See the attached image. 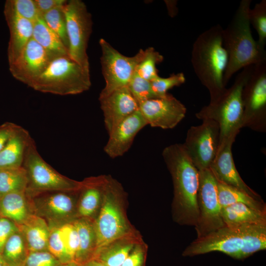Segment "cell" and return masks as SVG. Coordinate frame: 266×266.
<instances>
[{
  "label": "cell",
  "mask_w": 266,
  "mask_h": 266,
  "mask_svg": "<svg viewBox=\"0 0 266 266\" xmlns=\"http://www.w3.org/2000/svg\"><path fill=\"white\" fill-rule=\"evenodd\" d=\"M4 15L10 33L7 48V58L10 64L15 60L32 38L33 23L16 11L11 0L5 1Z\"/></svg>",
  "instance_id": "20"
},
{
  "label": "cell",
  "mask_w": 266,
  "mask_h": 266,
  "mask_svg": "<svg viewBox=\"0 0 266 266\" xmlns=\"http://www.w3.org/2000/svg\"><path fill=\"white\" fill-rule=\"evenodd\" d=\"M266 249V225L225 226L201 238H197L184 250V257L212 252L223 253L242 260Z\"/></svg>",
  "instance_id": "1"
},
{
  "label": "cell",
  "mask_w": 266,
  "mask_h": 266,
  "mask_svg": "<svg viewBox=\"0 0 266 266\" xmlns=\"http://www.w3.org/2000/svg\"><path fill=\"white\" fill-rule=\"evenodd\" d=\"M108 179L104 176L92 177L82 182L80 197L77 209L82 218L92 215L98 209L104 193Z\"/></svg>",
  "instance_id": "23"
},
{
  "label": "cell",
  "mask_w": 266,
  "mask_h": 266,
  "mask_svg": "<svg viewBox=\"0 0 266 266\" xmlns=\"http://www.w3.org/2000/svg\"><path fill=\"white\" fill-rule=\"evenodd\" d=\"M254 66L242 69L230 88H226L218 98L210 101L196 114L198 119H211L218 124L220 142L232 134H237L242 128V91L252 73Z\"/></svg>",
  "instance_id": "5"
},
{
  "label": "cell",
  "mask_w": 266,
  "mask_h": 266,
  "mask_svg": "<svg viewBox=\"0 0 266 266\" xmlns=\"http://www.w3.org/2000/svg\"><path fill=\"white\" fill-rule=\"evenodd\" d=\"M37 9L42 17V15L51 10L63 5L66 0H34Z\"/></svg>",
  "instance_id": "44"
},
{
  "label": "cell",
  "mask_w": 266,
  "mask_h": 266,
  "mask_svg": "<svg viewBox=\"0 0 266 266\" xmlns=\"http://www.w3.org/2000/svg\"><path fill=\"white\" fill-rule=\"evenodd\" d=\"M162 156L173 181L174 219L181 225L195 226L199 216V170L182 144L176 143L166 147Z\"/></svg>",
  "instance_id": "2"
},
{
  "label": "cell",
  "mask_w": 266,
  "mask_h": 266,
  "mask_svg": "<svg viewBox=\"0 0 266 266\" xmlns=\"http://www.w3.org/2000/svg\"><path fill=\"white\" fill-rule=\"evenodd\" d=\"M91 86L90 70L65 55L52 60L32 88L42 93L66 96L82 93Z\"/></svg>",
  "instance_id": "6"
},
{
  "label": "cell",
  "mask_w": 266,
  "mask_h": 266,
  "mask_svg": "<svg viewBox=\"0 0 266 266\" xmlns=\"http://www.w3.org/2000/svg\"><path fill=\"white\" fill-rule=\"evenodd\" d=\"M163 60L162 55L153 47H149L145 50L144 56L137 65L135 72L142 78L151 81L159 76L156 65Z\"/></svg>",
  "instance_id": "31"
},
{
  "label": "cell",
  "mask_w": 266,
  "mask_h": 266,
  "mask_svg": "<svg viewBox=\"0 0 266 266\" xmlns=\"http://www.w3.org/2000/svg\"><path fill=\"white\" fill-rule=\"evenodd\" d=\"M105 128L109 134L124 119L139 109V104L128 86L99 99Z\"/></svg>",
  "instance_id": "19"
},
{
  "label": "cell",
  "mask_w": 266,
  "mask_h": 266,
  "mask_svg": "<svg viewBox=\"0 0 266 266\" xmlns=\"http://www.w3.org/2000/svg\"><path fill=\"white\" fill-rule=\"evenodd\" d=\"M217 181L218 200L221 207L240 203L266 213V204L263 200L255 199L239 189Z\"/></svg>",
  "instance_id": "28"
},
{
  "label": "cell",
  "mask_w": 266,
  "mask_h": 266,
  "mask_svg": "<svg viewBox=\"0 0 266 266\" xmlns=\"http://www.w3.org/2000/svg\"><path fill=\"white\" fill-rule=\"evenodd\" d=\"M221 215L226 226L244 224L266 225V213L238 203L221 207Z\"/></svg>",
  "instance_id": "26"
},
{
  "label": "cell",
  "mask_w": 266,
  "mask_h": 266,
  "mask_svg": "<svg viewBox=\"0 0 266 266\" xmlns=\"http://www.w3.org/2000/svg\"><path fill=\"white\" fill-rule=\"evenodd\" d=\"M22 166L28 180V194L48 191H76L82 186L78 182L64 176L54 169L41 156L34 140L31 142Z\"/></svg>",
  "instance_id": "7"
},
{
  "label": "cell",
  "mask_w": 266,
  "mask_h": 266,
  "mask_svg": "<svg viewBox=\"0 0 266 266\" xmlns=\"http://www.w3.org/2000/svg\"><path fill=\"white\" fill-rule=\"evenodd\" d=\"M11 1L16 11L33 23L41 16L34 0H11Z\"/></svg>",
  "instance_id": "40"
},
{
  "label": "cell",
  "mask_w": 266,
  "mask_h": 266,
  "mask_svg": "<svg viewBox=\"0 0 266 266\" xmlns=\"http://www.w3.org/2000/svg\"><path fill=\"white\" fill-rule=\"evenodd\" d=\"M250 25L257 32L258 39L257 40L260 47L265 49L266 44V0H262L256 3L249 11Z\"/></svg>",
  "instance_id": "34"
},
{
  "label": "cell",
  "mask_w": 266,
  "mask_h": 266,
  "mask_svg": "<svg viewBox=\"0 0 266 266\" xmlns=\"http://www.w3.org/2000/svg\"><path fill=\"white\" fill-rule=\"evenodd\" d=\"M63 9L66 23L68 56L90 70L87 49L92 31L91 15L85 3L81 0H66Z\"/></svg>",
  "instance_id": "9"
},
{
  "label": "cell",
  "mask_w": 266,
  "mask_h": 266,
  "mask_svg": "<svg viewBox=\"0 0 266 266\" xmlns=\"http://www.w3.org/2000/svg\"><path fill=\"white\" fill-rule=\"evenodd\" d=\"M28 177L23 166L0 170V196L26 191Z\"/></svg>",
  "instance_id": "30"
},
{
  "label": "cell",
  "mask_w": 266,
  "mask_h": 266,
  "mask_svg": "<svg viewBox=\"0 0 266 266\" xmlns=\"http://www.w3.org/2000/svg\"><path fill=\"white\" fill-rule=\"evenodd\" d=\"M49 226L48 251L63 264L72 262L67 253L60 230V225Z\"/></svg>",
  "instance_id": "35"
},
{
  "label": "cell",
  "mask_w": 266,
  "mask_h": 266,
  "mask_svg": "<svg viewBox=\"0 0 266 266\" xmlns=\"http://www.w3.org/2000/svg\"><path fill=\"white\" fill-rule=\"evenodd\" d=\"M133 247L132 244L116 245L105 248L94 259L98 260L105 266H121Z\"/></svg>",
  "instance_id": "33"
},
{
  "label": "cell",
  "mask_w": 266,
  "mask_h": 266,
  "mask_svg": "<svg viewBox=\"0 0 266 266\" xmlns=\"http://www.w3.org/2000/svg\"><path fill=\"white\" fill-rule=\"evenodd\" d=\"M237 134H232L220 142L217 154L209 168L217 180L239 189L255 199L263 200L244 182L235 166L232 148Z\"/></svg>",
  "instance_id": "17"
},
{
  "label": "cell",
  "mask_w": 266,
  "mask_h": 266,
  "mask_svg": "<svg viewBox=\"0 0 266 266\" xmlns=\"http://www.w3.org/2000/svg\"><path fill=\"white\" fill-rule=\"evenodd\" d=\"M19 125L11 122H5L0 125V152L5 146Z\"/></svg>",
  "instance_id": "43"
},
{
  "label": "cell",
  "mask_w": 266,
  "mask_h": 266,
  "mask_svg": "<svg viewBox=\"0 0 266 266\" xmlns=\"http://www.w3.org/2000/svg\"><path fill=\"white\" fill-rule=\"evenodd\" d=\"M33 139L29 132L19 126L0 152V170L22 166L27 149Z\"/></svg>",
  "instance_id": "21"
},
{
  "label": "cell",
  "mask_w": 266,
  "mask_h": 266,
  "mask_svg": "<svg viewBox=\"0 0 266 266\" xmlns=\"http://www.w3.org/2000/svg\"><path fill=\"white\" fill-rule=\"evenodd\" d=\"M51 61L45 50L32 38L9 64V69L13 77L32 88Z\"/></svg>",
  "instance_id": "16"
},
{
  "label": "cell",
  "mask_w": 266,
  "mask_h": 266,
  "mask_svg": "<svg viewBox=\"0 0 266 266\" xmlns=\"http://www.w3.org/2000/svg\"><path fill=\"white\" fill-rule=\"evenodd\" d=\"M139 110L148 125L163 129L175 127L185 117L187 111L180 101L168 93L139 103Z\"/></svg>",
  "instance_id": "15"
},
{
  "label": "cell",
  "mask_w": 266,
  "mask_h": 266,
  "mask_svg": "<svg viewBox=\"0 0 266 266\" xmlns=\"http://www.w3.org/2000/svg\"><path fill=\"white\" fill-rule=\"evenodd\" d=\"M32 38L45 50L51 61L68 55V50L60 37L46 25L41 16L33 23Z\"/></svg>",
  "instance_id": "25"
},
{
  "label": "cell",
  "mask_w": 266,
  "mask_h": 266,
  "mask_svg": "<svg viewBox=\"0 0 266 266\" xmlns=\"http://www.w3.org/2000/svg\"><path fill=\"white\" fill-rule=\"evenodd\" d=\"M183 72L172 73L169 77L163 78L159 75L150 81L154 93L158 97L165 96L167 91L174 87L179 86L185 82Z\"/></svg>",
  "instance_id": "37"
},
{
  "label": "cell",
  "mask_w": 266,
  "mask_h": 266,
  "mask_svg": "<svg viewBox=\"0 0 266 266\" xmlns=\"http://www.w3.org/2000/svg\"><path fill=\"white\" fill-rule=\"evenodd\" d=\"M223 29L219 24L200 33L195 40L191 53L194 72L208 90L210 101L225 90L224 76L228 63V54L223 45Z\"/></svg>",
  "instance_id": "3"
},
{
  "label": "cell",
  "mask_w": 266,
  "mask_h": 266,
  "mask_svg": "<svg viewBox=\"0 0 266 266\" xmlns=\"http://www.w3.org/2000/svg\"><path fill=\"white\" fill-rule=\"evenodd\" d=\"M127 86L138 104L146 100L158 98L152 89L151 82L139 76L136 72Z\"/></svg>",
  "instance_id": "36"
},
{
  "label": "cell",
  "mask_w": 266,
  "mask_h": 266,
  "mask_svg": "<svg viewBox=\"0 0 266 266\" xmlns=\"http://www.w3.org/2000/svg\"><path fill=\"white\" fill-rule=\"evenodd\" d=\"M199 216L195 228L197 238H201L226 225L222 217L216 178L209 168L199 170Z\"/></svg>",
  "instance_id": "11"
},
{
  "label": "cell",
  "mask_w": 266,
  "mask_h": 266,
  "mask_svg": "<svg viewBox=\"0 0 266 266\" xmlns=\"http://www.w3.org/2000/svg\"><path fill=\"white\" fill-rule=\"evenodd\" d=\"M220 142L218 124L211 119L202 120L200 125L188 130L182 144L198 170L209 168L217 154Z\"/></svg>",
  "instance_id": "12"
},
{
  "label": "cell",
  "mask_w": 266,
  "mask_h": 266,
  "mask_svg": "<svg viewBox=\"0 0 266 266\" xmlns=\"http://www.w3.org/2000/svg\"><path fill=\"white\" fill-rule=\"evenodd\" d=\"M64 5L46 12L42 17L46 25L58 35L68 50V41Z\"/></svg>",
  "instance_id": "32"
},
{
  "label": "cell",
  "mask_w": 266,
  "mask_h": 266,
  "mask_svg": "<svg viewBox=\"0 0 266 266\" xmlns=\"http://www.w3.org/2000/svg\"><path fill=\"white\" fill-rule=\"evenodd\" d=\"M119 189L117 184L108 179L102 199L101 208L98 218L93 224L96 239L94 259L106 248L110 243L126 233L127 226L117 204Z\"/></svg>",
  "instance_id": "8"
},
{
  "label": "cell",
  "mask_w": 266,
  "mask_h": 266,
  "mask_svg": "<svg viewBox=\"0 0 266 266\" xmlns=\"http://www.w3.org/2000/svg\"><path fill=\"white\" fill-rule=\"evenodd\" d=\"M18 227L29 252L48 250L50 228L44 219L33 214Z\"/></svg>",
  "instance_id": "24"
},
{
  "label": "cell",
  "mask_w": 266,
  "mask_h": 266,
  "mask_svg": "<svg viewBox=\"0 0 266 266\" xmlns=\"http://www.w3.org/2000/svg\"><path fill=\"white\" fill-rule=\"evenodd\" d=\"M251 0H242L229 25L223 29V45L228 54L224 76L226 87L236 72L243 68L266 61V52L261 48L251 33L249 11Z\"/></svg>",
  "instance_id": "4"
},
{
  "label": "cell",
  "mask_w": 266,
  "mask_h": 266,
  "mask_svg": "<svg viewBox=\"0 0 266 266\" xmlns=\"http://www.w3.org/2000/svg\"><path fill=\"white\" fill-rule=\"evenodd\" d=\"M242 127H264L266 114V61L254 66L242 94Z\"/></svg>",
  "instance_id": "13"
},
{
  "label": "cell",
  "mask_w": 266,
  "mask_h": 266,
  "mask_svg": "<svg viewBox=\"0 0 266 266\" xmlns=\"http://www.w3.org/2000/svg\"><path fill=\"white\" fill-rule=\"evenodd\" d=\"M78 265L79 266H105L102 263L96 259H92Z\"/></svg>",
  "instance_id": "45"
},
{
  "label": "cell",
  "mask_w": 266,
  "mask_h": 266,
  "mask_svg": "<svg viewBox=\"0 0 266 266\" xmlns=\"http://www.w3.org/2000/svg\"><path fill=\"white\" fill-rule=\"evenodd\" d=\"M147 123L139 109L122 120L108 134L104 151L110 158L123 156L130 149L138 132Z\"/></svg>",
  "instance_id": "18"
},
{
  "label": "cell",
  "mask_w": 266,
  "mask_h": 266,
  "mask_svg": "<svg viewBox=\"0 0 266 266\" xmlns=\"http://www.w3.org/2000/svg\"><path fill=\"white\" fill-rule=\"evenodd\" d=\"M60 230L67 253L71 261H74L79 247L77 230L72 221L60 225Z\"/></svg>",
  "instance_id": "38"
},
{
  "label": "cell",
  "mask_w": 266,
  "mask_h": 266,
  "mask_svg": "<svg viewBox=\"0 0 266 266\" xmlns=\"http://www.w3.org/2000/svg\"><path fill=\"white\" fill-rule=\"evenodd\" d=\"M0 266H8L5 262L1 253H0Z\"/></svg>",
  "instance_id": "46"
},
{
  "label": "cell",
  "mask_w": 266,
  "mask_h": 266,
  "mask_svg": "<svg viewBox=\"0 0 266 266\" xmlns=\"http://www.w3.org/2000/svg\"><path fill=\"white\" fill-rule=\"evenodd\" d=\"M29 253L24 238L19 230L8 238L1 254L8 266H24Z\"/></svg>",
  "instance_id": "29"
},
{
  "label": "cell",
  "mask_w": 266,
  "mask_h": 266,
  "mask_svg": "<svg viewBox=\"0 0 266 266\" xmlns=\"http://www.w3.org/2000/svg\"><path fill=\"white\" fill-rule=\"evenodd\" d=\"M145 252L140 247H136L132 250L121 266H144Z\"/></svg>",
  "instance_id": "42"
},
{
  "label": "cell",
  "mask_w": 266,
  "mask_h": 266,
  "mask_svg": "<svg viewBox=\"0 0 266 266\" xmlns=\"http://www.w3.org/2000/svg\"><path fill=\"white\" fill-rule=\"evenodd\" d=\"M101 56L100 63L105 85L99 99L113 91L127 86L135 72L137 65L143 59L145 50L140 49L133 57L123 55L103 38L100 41Z\"/></svg>",
  "instance_id": "10"
},
{
  "label": "cell",
  "mask_w": 266,
  "mask_h": 266,
  "mask_svg": "<svg viewBox=\"0 0 266 266\" xmlns=\"http://www.w3.org/2000/svg\"><path fill=\"white\" fill-rule=\"evenodd\" d=\"M76 191H48L28 194L34 214L49 225H61L73 221Z\"/></svg>",
  "instance_id": "14"
},
{
  "label": "cell",
  "mask_w": 266,
  "mask_h": 266,
  "mask_svg": "<svg viewBox=\"0 0 266 266\" xmlns=\"http://www.w3.org/2000/svg\"><path fill=\"white\" fill-rule=\"evenodd\" d=\"M18 226L11 220L0 217V253H1L4 246L8 238L15 232L19 231Z\"/></svg>",
  "instance_id": "41"
},
{
  "label": "cell",
  "mask_w": 266,
  "mask_h": 266,
  "mask_svg": "<svg viewBox=\"0 0 266 266\" xmlns=\"http://www.w3.org/2000/svg\"><path fill=\"white\" fill-rule=\"evenodd\" d=\"M79 237V247L74 262L78 265L93 259L96 250V234L93 227L89 220L81 218L72 221Z\"/></svg>",
  "instance_id": "27"
},
{
  "label": "cell",
  "mask_w": 266,
  "mask_h": 266,
  "mask_svg": "<svg viewBox=\"0 0 266 266\" xmlns=\"http://www.w3.org/2000/svg\"><path fill=\"white\" fill-rule=\"evenodd\" d=\"M48 250L30 252L24 266H63Z\"/></svg>",
  "instance_id": "39"
},
{
  "label": "cell",
  "mask_w": 266,
  "mask_h": 266,
  "mask_svg": "<svg viewBox=\"0 0 266 266\" xmlns=\"http://www.w3.org/2000/svg\"><path fill=\"white\" fill-rule=\"evenodd\" d=\"M63 266H79L78 264L74 261L64 264Z\"/></svg>",
  "instance_id": "47"
},
{
  "label": "cell",
  "mask_w": 266,
  "mask_h": 266,
  "mask_svg": "<svg viewBox=\"0 0 266 266\" xmlns=\"http://www.w3.org/2000/svg\"><path fill=\"white\" fill-rule=\"evenodd\" d=\"M33 214L31 199L26 191L0 196V217L9 219L19 226Z\"/></svg>",
  "instance_id": "22"
}]
</instances>
